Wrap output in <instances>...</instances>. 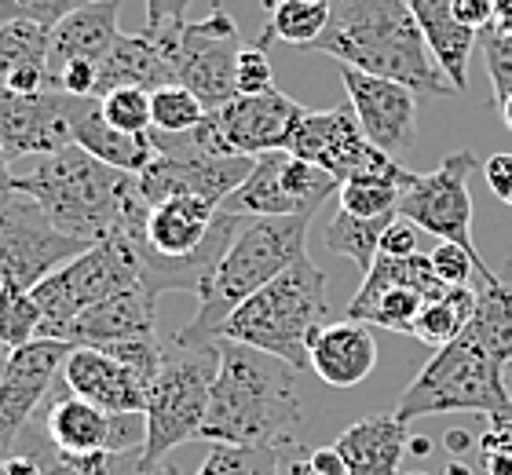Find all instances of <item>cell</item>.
I'll list each match as a JSON object with an SVG mask.
<instances>
[{"instance_id": "34", "label": "cell", "mask_w": 512, "mask_h": 475, "mask_svg": "<svg viewBox=\"0 0 512 475\" xmlns=\"http://www.w3.org/2000/svg\"><path fill=\"white\" fill-rule=\"evenodd\" d=\"M37 329H41V307L30 289L0 285V359L37 340Z\"/></svg>"}, {"instance_id": "46", "label": "cell", "mask_w": 512, "mask_h": 475, "mask_svg": "<svg viewBox=\"0 0 512 475\" xmlns=\"http://www.w3.org/2000/svg\"><path fill=\"white\" fill-rule=\"evenodd\" d=\"M0 475H44V461L33 450H11L8 457H0Z\"/></svg>"}, {"instance_id": "24", "label": "cell", "mask_w": 512, "mask_h": 475, "mask_svg": "<svg viewBox=\"0 0 512 475\" xmlns=\"http://www.w3.org/2000/svg\"><path fill=\"white\" fill-rule=\"evenodd\" d=\"M333 450L341 454L348 475H399V465L410 450V432L395 413H370L344 428Z\"/></svg>"}, {"instance_id": "39", "label": "cell", "mask_w": 512, "mask_h": 475, "mask_svg": "<svg viewBox=\"0 0 512 475\" xmlns=\"http://www.w3.org/2000/svg\"><path fill=\"white\" fill-rule=\"evenodd\" d=\"M96 0H0V22H37V26H59L66 15H74L77 8H88Z\"/></svg>"}, {"instance_id": "36", "label": "cell", "mask_w": 512, "mask_h": 475, "mask_svg": "<svg viewBox=\"0 0 512 475\" xmlns=\"http://www.w3.org/2000/svg\"><path fill=\"white\" fill-rule=\"evenodd\" d=\"M205 117H209V110L191 88L165 85L158 92H150V121H154L150 132H169V136L191 132V128L202 125Z\"/></svg>"}, {"instance_id": "42", "label": "cell", "mask_w": 512, "mask_h": 475, "mask_svg": "<svg viewBox=\"0 0 512 475\" xmlns=\"http://www.w3.org/2000/svg\"><path fill=\"white\" fill-rule=\"evenodd\" d=\"M417 238H421V227H414L410 220L395 216L388 223V231L381 234V256H414L421 253L417 249Z\"/></svg>"}, {"instance_id": "53", "label": "cell", "mask_w": 512, "mask_h": 475, "mask_svg": "<svg viewBox=\"0 0 512 475\" xmlns=\"http://www.w3.org/2000/svg\"><path fill=\"white\" fill-rule=\"evenodd\" d=\"M447 475H472V472H469L465 465H461V461H450V465H447Z\"/></svg>"}, {"instance_id": "9", "label": "cell", "mask_w": 512, "mask_h": 475, "mask_svg": "<svg viewBox=\"0 0 512 475\" xmlns=\"http://www.w3.org/2000/svg\"><path fill=\"white\" fill-rule=\"evenodd\" d=\"M92 245L77 242L19 187L0 190V285L33 289Z\"/></svg>"}, {"instance_id": "55", "label": "cell", "mask_w": 512, "mask_h": 475, "mask_svg": "<svg viewBox=\"0 0 512 475\" xmlns=\"http://www.w3.org/2000/svg\"><path fill=\"white\" fill-rule=\"evenodd\" d=\"M267 8H278V4H286V0H264Z\"/></svg>"}, {"instance_id": "14", "label": "cell", "mask_w": 512, "mask_h": 475, "mask_svg": "<svg viewBox=\"0 0 512 475\" xmlns=\"http://www.w3.org/2000/svg\"><path fill=\"white\" fill-rule=\"evenodd\" d=\"M286 150L293 158L326 169L337 183L352 180V176H366V172H377L388 161H395L392 154H384L381 147H374L366 139L352 103H341L333 106V110H308Z\"/></svg>"}, {"instance_id": "32", "label": "cell", "mask_w": 512, "mask_h": 475, "mask_svg": "<svg viewBox=\"0 0 512 475\" xmlns=\"http://www.w3.org/2000/svg\"><path fill=\"white\" fill-rule=\"evenodd\" d=\"M395 216H377V220H359V216H352V212L337 209L330 216V223H326V234H322V242H326V249H333L337 256H344V260H352L359 271H370L377 260V253H381V234L388 231V223H392Z\"/></svg>"}, {"instance_id": "48", "label": "cell", "mask_w": 512, "mask_h": 475, "mask_svg": "<svg viewBox=\"0 0 512 475\" xmlns=\"http://www.w3.org/2000/svg\"><path fill=\"white\" fill-rule=\"evenodd\" d=\"M311 468L315 472H322V475H348L344 472V461H341V454L333 450V446H322V450H311Z\"/></svg>"}, {"instance_id": "56", "label": "cell", "mask_w": 512, "mask_h": 475, "mask_svg": "<svg viewBox=\"0 0 512 475\" xmlns=\"http://www.w3.org/2000/svg\"><path fill=\"white\" fill-rule=\"evenodd\" d=\"M4 362H8V359H0V377H4Z\"/></svg>"}, {"instance_id": "22", "label": "cell", "mask_w": 512, "mask_h": 475, "mask_svg": "<svg viewBox=\"0 0 512 475\" xmlns=\"http://www.w3.org/2000/svg\"><path fill=\"white\" fill-rule=\"evenodd\" d=\"M377 337L374 326L341 318V322H322L308 340V370L330 384V388H355L377 370Z\"/></svg>"}, {"instance_id": "45", "label": "cell", "mask_w": 512, "mask_h": 475, "mask_svg": "<svg viewBox=\"0 0 512 475\" xmlns=\"http://www.w3.org/2000/svg\"><path fill=\"white\" fill-rule=\"evenodd\" d=\"M191 0H147V26H180L187 22Z\"/></svg>"}, {"instance_id": "21", "label": "cell", "mask_w": 512, "mask_h": 475, "mask_svg": "<svg viewBox=\"0 0 512 475\" xmlns=\"http://www.w3.org/2000/svg\"><path fill=\"white\" fill-rule=\"evenodd\" d=\"M63 384L70 395L96 402L107 413H143L150 388L132 366L103 348H70L63 362Z\"/></svg>"}, {"instance_id": "12", "label": "cell", "mask_w": 512, "mask_h": 475, "mask_svg": "<svg viewBox=\"0 0 512 475\" xmlns=\"http://www.w3.org/2000/svg\"><path fill=\"white\" fill-rule=\"evenodd\" d=\"M480 169V158L472 150H454L443 158V165L425 176H414L410 190L399 201V216L410 220L421 231L436 234L439 242H454L480 256L472 242V194L469 176Z\"/></svg>"}, {"instance_id": "6", "label": "cell", "mask_w": 512, "mask_h": 475, "mask_svg": "<svg viewBox=\"0 0 512 475\" xmlns=\"http://www.w3.org/2000/svg\"><path fill=\"white\" fill-rule=\"evenodd\" d=\"M512 406L505 366L472 333H461L425 362V370L399 395L395 417L417 421L436 413H502Z\"/></svg>"}, {"instance_id": "30", "label": "cell", "mask_w": 512, "mask_h": 475, "mask_svg": "<svg viewBox=\"0 0 512 475\" xmlns=\"http://www.w3.org/2000/svg\"><path fill=\"white\" fill-rule=\"evenodd\" d=\"M465 333L480 340L502 366H512V275H494L476 285V311Z\"/></svg>"}, {"instance_id": "4", "label": "cell", "mask_w": 512, "mask_h": 475, "mask_svg": "<svg viewBox=\"0 0 512 475\" xmlns=\"http://www.w3.org/2000/svg\"><path fill=\"white\" fill-rule=\"evenodd\" d=\"M308 227L311 216H256L242 223V231L235 234L231 249L198 296L194 318L172 337V344L216 348L227 318L267 282H275L286 267L308 256Z\"/></svg>"}, {"instance_id": "17", "label": "cell", "mask_w": 512, "mask_h": 475, "mask_svg": "<svg viewBox=\"0 0 512 475\" xmlns=\"http://www.w3.org/2000/svg\"><path fill=\"white\" fill-rule=\"evenodd\" d=\"M44 439L59 454H96V450H132L147 443L143 413H107L96 402L70 395H52L44 402Z\"/></svg>"}, {"instance_id": "13", "label": "cell", "mask_w": 512, "mask_h": 475, "mask_svg": "<svg viewBox=\"0 0 512 475\" xmlns=\"http://www.w3.org/2000/svg\"><path fill=\"white\" fill-rule=\"evenodd\" d=\"M242 48L246 44H242L238 22L231 19V11L220 0H216L205 19H187L180 26V63H176L180 85L191 88L209 114L227 106L238 95L235 66Z\"/></svg>"}, {"instance_id": "50", "label": "cell", "mask_w": 512, "mask_h": 475, "mask_svg": "<svg viewBox=\"0 0 512 475\" xmlns=\"http://www.w3.org/2000/svg\"><path fill=\"white\" fill-rule=\"evenodd\" d=\"M469 443H472V439H469L465 432H450V435H447L450 454H465V450H469Z\"/></svg>"}, {"instance_id": "54", "label": "cell", "mask_w": 512, "mask_h": 475, "mask_svg": "<svg viewBox=\"0 0 512 475\" xmlns=\"http://www.w3.org/2000/svg\"><path fill=\"white\" fill-rule=\"evenodd\" d=\"M158 475H180V472H176V468H172L169 461H161V465H158Z\"/></svg>"}, {"instance_id": "18", "label": "cell", "mask_w": 512, "mask_h": 475, "mask_svg": "<svg viewBox=\"0 0 512 475\" xmlns=\"http://www.w3.org/2000/svg\"><path fill=\"white\" fill-rule=\"evenodd\" d=\"M341 81L348 92L366 139L384 154H406L417 143V92L414 88L388 81V77L363 74L352 66H341Z\"/></svg>"}, {"instance_id": "35", "label": "cell", "mask_w": 512, "mask_h": 475, "mask_svg": "<svg viewBox=\"0 0 512 475\" xmlns=\"http://www.w3.org/2000/svg\"><path fill=\"white\" fill-rule=\"evenodd\" d=\"M282 446H227L213 443L198 475H278Z\"/></svg>"}, {"instance_id": "47", "label": "cell", "mask_w": 512, "mask_h": 475, "mask_svg": "<svg viewBox=\"0 0 512 475\" xmlns=\"http://www.w3.org/2000/svg\"><path fill=\"white\" fill-rule=\"evenodd\" d=\"M289 443H282V468H278V475H322L311 468V450H300L297 443H293V450H286Z\"/></svg>"}, {"instance_id": "16", "label": "cell", "mask_w": 512, "mask_h": 475, "mask_svg": "<svg viewBox=\"0 0 512 475\" xmlns=\"http://www.w3.org/2000/svg\"><path fill=\"white\" fill-rule=\"evenodd\" d=\"M304 114L308 106H300L293 95L267 88L260 95H235L227 106L209 114V125L227 154L260 158L271 150H286Z\"/></svg>"}, {"instance_id": "29", "label": "cell", "mask_w": 512, "mask_h": 475, "mask_svg": "<svg viewBox=\"0 0 512 475\" xmlns=\"http://www.w3.org/2000/svg\"><path fill=\"white\" fill-rule=\"evenodd\" d=\"M417 172H406L399 161H388L384 169L352 176L337 187V201L344 212H352L359 220H377V216H399V201L410 190Z\"/></svg>"}, {"instance_id": "1", "label": "cell", "mask_w": 512, "mask_h": 475, "mask_svg": "<svg viewBox=\"0 0 512 475\" xmlns=\"http://www.w3.org/2000/svg\"><path fill=\"white\" fill-rule=\"evenodd\" d=\"M11 187L26 190L59 231L85 245L147 231L150 205L139 194V176L103 165L77 143L41 158L26 176H11Z\"/></svg>"}, {"instance_id": "51", "label": "cell", "mask_w": 512, "mask_h": 475, "mask_svg": "<svg viewBox=\"0 0 512 475\" xmlns=\"http://www.w3.org/2000/svg\"><path fill=\"white\" fill-rule=\"evenodd\" d=\"M428 450H432V443H428V439H410V454H421V457H425Z\"/></svg>"}, {"instance_id": "7", "label": "cell", "mask_w": 512, "mask_h": 475, "mask_svg": "<svg viewBox=\"0 0 512 475\" xmlns=\"http://www.w3.org/2000/svg\"><path fill=\"white\" fill-rule=\"evenodd\" d=\"M220 355L216 348H180L165 344L158 377L150 380L143 421H147V465L158 468L169 461L176 446L202 439L205 417H209V399H213V380Z\"/></svg>"}, {"instance_id": "38", "label": "cell", "mask_w": 512, "mask_h": 475, "mask_svg": "<svg viewBox=\"0 0 512 475\" xmlns=\"http://www.w3.org/2000/svg\"><path fill=\"white\" fill-rule=\"evenodd\" d=\"M428 260H432V271L443 285H472L494 278V271H487V264H483V256H472L469 249H461L454 242H439L428 253Z\"/></svg>"}, {"instance_id": "23", "label": "cell", "mask_w": 512, "mask_h": 475, "mask_svg": "<svg viewBox=\"0 0 512 475\" xmlns=\"http://www.w3.org/2000/svg\"><path fill=\"white\" fill-rule=\"evenodd\" d=\"M118 11L121 0H96L88 8H77L66 15L59 26H52V44H48V81H55L59 70L70 63H103L110 48L118 44Z\"/></svg>"}, {"instance_id": "19", "label": "cell", "mask_w": 512, "mask_h": 475, "mask_svg": "<svg viewBox=\"0 0 512 475\" xmlns=\"http://www.w3.org/2000/svg\"><path fill=\"white\" fill-rule=\"evenodd\" d=\"M180 26H143L139 33H121L110 55L99 63L96 99L114 88L158 92L165 85H180Z\"/></svg>"}, {"instance_id": "26", "label": "cell", "mask_w": 512, "mask_h": 475, "mask_svg": "<svg viewBox=\"0 0 512 475\" xmlns=\"http://www.w3.org/2000/svg\"><path fill=\"white\" fill-rule=\"evenodd\" d=\"M48 44L52 30L37 22H0V88L8 92H44L48 81ZM59 92V88H55Z\"/></svg>"}, {"instance_id": "3", "label": "cell", "mask_w": 512, "mask_h": 475, "mask_svg": "<svg viewBox=\"0 0 512 475\" xmlns=\"http://www.w3.org/2000/svg\"><path fill=\"white\" fill-rule=\"evenodd\" d=\"M213 399L202 428V443L227 446H282L304 421L297 373L289 362L235 340H216Z\"/></svg>"}, {"instance_id": "2", "label": "cell", "mask_w": 512, "mask_h": 475, "mask_svg": "<svg viewBox=\"0 0 512 475\" xmlns=\"http://www.w3.org/2000/svg\"><path fill=\"white\" fill-rule=\"evenodd\" d=\"M330 22L308 52L330 55L341 66L388 77L414 88L417 95H458L439 70L425 33L406 0H326Z\"/></svg>"}, {"instance_id": "15", "label": "cell", "mask_w": 512, "mask_h": 475, "mask_svg": "<svg viewBox=\"0 0 512 475\" xmlns=\"http://www.w3.org/2000/svg\"><path fill=\"white\" fill-rule=\"evenodd\" d=\"M74 344L66 340H30L19 351H11L0 377V457L15 450L37 410L52 399V384L63 373V362Z\"/></svg>"}, {"instance_id": "52", "label": "cell", "mask_w": 512, "mask_h": 475, "mask_svg": "<svg viewBox=\"0 0 512 475\" xmlns=\"http://www.w3.org/2000/svg\"><path fill=\"white\" fill-rule=\"evenodd\" d=\"M502 121H505V128L512 132V95H505V99H502Z\"/></svg>"}, {"instance_id": "41", "label": "cell", "mask_w": 512, "mask_h": 475, "mask_svg": "<svg viewBox=\"0 0 512 475\" xmlns=\"http://www.w3.org/2000/svg\"><path fill=\"white\" fill-rule=\"evenodd\" d=\"M235 85L238 95H260L271 85V59H267L264 44H246L238 52V66H235Z\"/></svg>"}, {"instance_id": "8", "label": "cell", "mask_w": 512, "mask_h": 475, "mask_svg": "<svg viewBox=\"0 0 512 475\" xmlns=\"http://www.w3.org/2000/svg\"><path fill=\"white\" fill-rule=\"evenodd\" d=\"M139 285V264H136V245L128 234H114L107 242H96L70 264L37 282L30 289L37 307H41V329L37 337L44 340H63L66 326L74 322L81 311L92 304L107 300Z\"/></svg>"}, {"instance_id": "49", "label": "cell", "mask_w": 512, "mask_h": 475, "mask_svg": "<svg viewBox=\"0 0 512 475\" xmlns=\"http://www.w3.org/2000/svg\"><path fill=\"white\" fill-rule=\"evenodd\" d=\"M491 4H494V22H491V30L512 33V0H491Z\"/></svg>"}, {"instance_id": "31", "label": "cell", "mask_w": 512, "mask_h": 475, "mask_svg": "<svg viewBox=\"0 0 512 475\" xmlns=\"http://www.w3.org/2000/svg\"><path fill=\"white\" fill-rule=\"evenodd\" d=\"M472 311H476V285H447L443 293L421 307L410 337H417L428 348H443L469 329Z\"/></svg>"}, {"instance_id": "10", "label": "cell", "mask_w": 512, "mask_h": 475, "mask_svg": "<svg viewBox=\"0 0 512 475\" xmlns=\"http://www.w3.org/2000/svg\"><path fill=\"white\" fill-rule=\"evenodd\" d=\"M341 183L330 172L293 158L289 150H271L253 161L246 183L220 205L235 216H315L337 194Z\"/></svg>"}, {"instance_id": "40", "label": "cell", "mask_w": 512, "mask_h": 475, "mask_svg": "<svg viewBox=\"0 0 512 475\" xmlns=\"http://www.w3.org/2000/svg\"><path fill=\"white\" fill-rule=\"evenodd\" d=\"M480 52L483 63H487V74H491L494 103L502 106L505 95H512V33H498L487 26L480 33Z\"/></svg>"}, {"instance_id": "44", "label": "cell", "mask_w": 512, "mask_h": 475, "mask_svg": "<svg viewBox=\"0 0 512 475\" xmlns=\"http://www.w3.org/2000/svg\"><path fill=\"white\" fill-rule=\"evenodd\" d=\"M450 8H454V19H458L461 26H469V30H476V33H483L494 22L491 0H450Z\"/></svg>"}, {"instance_id": "20", "label": "cell", "mask_w": 512, "mask_h": 475, "mask_svg": "<svg viewBox=\"0 0 512 475\" xmlns=\"http://www.w3.org/2000/svg\"><path fill=\"white\" fill-rule=\"evenodd\" d=\"M147 337H158V300L143 285L92 304L63 333V340L74 348H118Z\"/></svg>"}, {"instance_id": "11", "label": "cell", "mask_w": 512, "mask_h": 475, "mask_svg": "<svg viewBox=\"0 0 512 475\" xmlns=\"http://www.w3.org/2000/svg\"><path fill=\"white\" fill-rule=\"evenodd\" d=\"M96 99L55 92H8L0 88V147L8 161L30 158V154H59L74 147L77 125Z\"/></svg>"}, {"instance_id": "37", "label": "cell", "mask_w": 512, "mask_h": 475, "mask_svg": "<svg viewBox=\"0 0 512 475\" xmlns=\"http://www.w3.org/2000/svg\"><path fill=\"white\" fill-rule=\"evenodd\" d=\"M99 110L107 117L110 125L128 132V136H150V92L143 88H114L99 99Z\"/></svg>"}, {"instance_id": "27", "label": "cell", "mask_w": 512, "mask_h": 475, "mask_svg": "<svg viewBox=\"0 0 512 475\" xmlns=\"http://www.w3.org/2000/svg\"><path fill=\"white\" fill-rule=\"evenodd\" d=\"M406 8L414 11L439 70L447 74V81L458 92H465L469 88V55L476 48V41H480V33L454 19L450 0H406Z\"/></svg>"}, {"instance_id": "25", "label": "cell", "mask_w": 512, "mask_h": 475, "mask_svg": "<svg viewBox=\"0 0 512 475\" xmlns=\"http://www.w3.org/2000/svg\"><path fill=\"white\" fill-rule=\"evenodd\" d=\"M216 205L205 198H169L161 205H150L147 216V242L158 256L169 260H187V256L202 253V245L209 242L216 220Z\"/></svg>"}, {"instance_id": "5", "label": "cell", "mask_w": 512, "mask_h": 475, "mask_svg": "<svg viewBox=\"0 0 512 475\" xmlns=\"http://www.w3.org/2000/svg\"><path fill=\"white\" fill-rule=\"evenodd\" d=\"M330 285L311 256L286 267L275 282L253 293L235 315L227 318L220 340L249 344L275 359L289 362L293 370H308V340L330 318Z\"/></svg>"}, {"instance_id": "33", "label": "cell", "mask_w": 512, "mask_h": 475, "mask_svg": "<svg viewBox=\"0 0 512 475\" xmlns=\"http://www.w3.org/2000/svg\"><path fill=\"white\" fill-rule=\"evenodd\" d=\"M326 22H330V4L326 0H286V4L271 8V19H267L264 33H260V44L271 48L275 41H282L289 48L308 52L311 44L322 37Z\"/></svg>"}, {"instance_id": "57", "label": "cell", "mask_w": 512, "mask_h": 475, "mask_svg": "<svg viewBox=\"0 0 512 475\" xmlns=\"http://www.w3.org/2000/svg\"><path fill=\"white\" fill-rule=\"evenodd\" d=\"M406 475H428V472H406Z\"/></svg>"}, {"instance_id": "43", "label": "cell", "mask_w": 512, "mask_h": 475, "mask_svg": "<svg viewBox=\"0 0 512 475\" xmlns=\"http://www.w3.org/2000/svg\"><path fill=\"white\" fill-rule=\"evenodd\" d=\"M483 176H487V187L498 194V201L512 205V154H491L483 165Z\"/></svg>"}, {"instance_id": "28", "label": "cell", "mask_w": 512, "mask_h": 475, "mask_svg": "<svg viewBox=\"0 0 512 475\" xmlns=\"http://www.w3.org/2000/svg\"><path fill=\"white\" fill-rule=\"evenodd\" d=\"M74 143L81 150H88L92 158L103 161V165H114V169H121V172H132V176H139L150 161L158 158L154 139L150 136H128V132L114 128L107 117H103V110H99V99L88 106V114L81 117Z\"/></svg>"}]
</instances>
